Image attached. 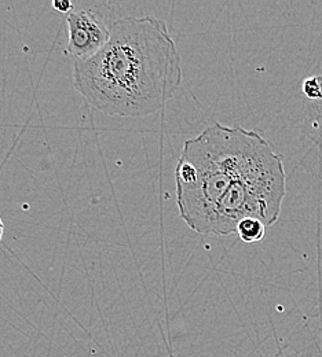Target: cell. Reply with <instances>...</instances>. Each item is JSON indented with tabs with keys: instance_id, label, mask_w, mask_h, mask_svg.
<instances>
[{
	"instance_id": "cell-6",
	"label": "cell",
	"mask_w": 322,
	"mask_h": 357,
	"mask_svg": "<svg viewBox=\"0 0 322 357\" xmlns=\"http://www.w3.org/2000/svg\"><path fill=\"white\" fill-rule=\"evenodd\" d=\"M302 91L310 102H322V75L306 77L302 83Z\"/></svg>"
},
{
	"instance_id": "cell-7",
	"label": "cell",
	"mask_w": 322,
	"mask_h": 357,
	"mask_svg": "<svg viewBox=\"0 0 322 357\" xmlns=\"http://www.w3.org/2000/svg\"><path fill=\"white\" fill-rule=\"evenodd\" d=\"M52 8L57 11V13H61V14H71L73 10H75V4L69 0H54L52 1Z\"/></svg>"
},
{
	"instance_id": "cell-3",
	"label": "cell",
	"mask_w": 322,
	"mask_h": 357,
	"mask_svg": "<svg viewBox=\"0 0 322 357\" xmlns=\"http://www.w3.org/2000/svg\"><path fill=\"white\" fill-rule=\"evenodd\" d=\"M68 51L75 61H87L101 52L110 39V25L99 11L73 10L66 15Z\"/></svg>"
},
{
	"instance_id": "cell-4",
	"label": "cell",
	"mask_w": 322,
	"mask_h": 357,
	"mask_svg": "<svg viewBox=\"0 0 322 357\" xmlns=\"http://www.w3.org/2000/svg\"><path fill=\"white\" fill-rule=\"evenodd\" d=\"M302 134L309 142L314 155L316 168L313 172L322 178V102H309L303 112Z\"/></svg>"
},
{
	"instance_id": "cell-5",
	"label": "cell",
	"mask_w": 322,
	"mask_h": 357,
	"mask_svg": "<svg viewBox=\"0 0 322 357\" xmlns=\"http://www.w3.org/2000/svg\"><path fill=\"white\" fill-rule=\"evenodd\" d=\"M266 225L258 219L245 218L242 219L235 229V234L244 243H258L266 235Z\"/></svg>"
},
{
	"instance_id": "cell-2",
	"label": "cell",
	"mask_w": 322,
	"mask_h": 357,
	"mask_svg": "<svg viewBox=\"0 0 322 357\" xmlns=\"http://www.w3.org/2000/svg\"><path fill=\"white\" fill-rule=\"evenodd\" d=\"M272 151L258 131L219 123L187 139L175 168L177 205L187 227L210 235L224 198Z\"/></svg>"
},
{
	"instance_id": "cell-8",
	"label": "cell",
	"mask_w": 322,
	"mask_h": 357,
	"mask_svg": "<svg viewBox=\"0 0 322 357\" xmlns=\"http://www.w3.org/2000/svg\"><path fill=\"white\" fill-rule=\"evenodd\" d=\"M3 236H4V224H3V220L0 218V242H1Z\"/></svg>"
},
{
	"instance_id": "cell-1",
	"label": "cell",
	"mask_w": 322,
	"mask_h": 357,
	"mask_svg": "<svg viewBox=\"0 0 322 357\" xmlns=\"http://www.w3.org/2000/svg\"><path fill=\"white\" fill-rule=\"evenodd\" d=\"M182 58L167 24L124 17L110 24V39L92 59L73 61V86L98 112L142 119L157 113L182 83Z\"/></svg>"
}]
</instances>
